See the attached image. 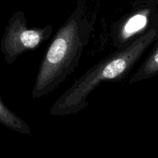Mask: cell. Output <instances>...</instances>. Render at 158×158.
I'll return each instance as SVG.
<instances>
[{
  "instance_id": "6da1fadb",
  "label": "cell",
  "mask_w": 158,
  "mask_h": 158,
  "mask_svg": "<svg viewBox=\"0 0 158 158\" xmlns=\"http://www.w3.org/2000/svg\"><path fill=\"white\" fill-rule=\"evenodd\" d=\"M93 31V23L77 6L58 29L40 64L32 88L34 100L53 92L78 66Z\"/></svg>"
},
{
  "instance_id": "7a4b0ae2",
  "label": "cell",
  "mask_w": 158,
  "mask_h": 158,
  "mask_svg": "<svg viewBox=\"0 0 158 158\" xmlns=\"http://www.w3.org/2000/svg\"><path fill=\"white\" fill-rule=\"evenodd\" d=\"M157 39L158 26L94 65L56 100L49 114L64 117L81 111L87 106L88 97L97 86L104 82L123 80Z\"/></svg>"
},
{
  "instance_id": "3957f363",
  "label": "cell",
  "mask_w": 158,
  "mask_h": 158,
  "mask_svg": "<svg viewBox=\"0 0 158 158\" xmlns=\"http://www.w3.org/2000/svg\"><path fill=\"white\" fill-rule=\"evenodd\" d=\"M52 26L29 28L23 11H16L9 19L1 41V51L5 60L11 64L19 56L37 49L51 36Z\"/></svg>"
},
{
  "instance_id": "277c9868",
  "label": "cell",
  "mask_w": 158,
  "mask_h": 158,
  "mask_svg": "<svg viewBox=\"0 0 158 158\" xmlns=\"http://www.w3.org/2000/svg\"><path fill=\"white\" fill-rule=\"evenodd\" d=\"M158 26V13L153 5H140L122 17L114 25L111 37L117 49L132 42Z\"/></svg>"
},
{
  "instance_id": "5b68a950",
  "label": "cell",
  "mask_w": 158,
  "mask_h": 158,
  "mask_svg": "<svg viewBox=\"0 0 158 158\" xmlns=\"http://www.w3.org/2000/svg\"><path fill=\"white\" fill-rule=\"evenodd\" d=\"M158 77V39L152 50L137 69L130 80L129 83H135Z\"/></svg>"
},
{
  "instance_id": "8992f818",
  "label": "cell",
  "mask_w": 158,
  "mask_h": 158,
  "mask_svg": "<svg viewBox=\"0 0 158 158\" xmlns=\"http://www.w3.org/2000/svg\"><path fill=\"white\" fill-rule=\"evenodd\" d=\"M0 124L21 134L32 135V131L26 121L12 112L0 97Z\"/></svg>"
}]
</instances>
